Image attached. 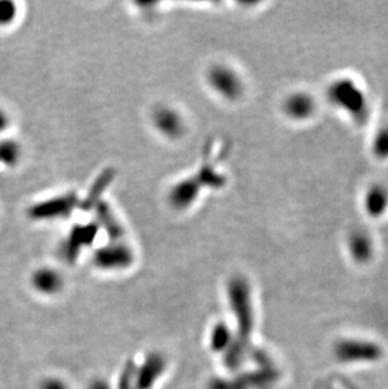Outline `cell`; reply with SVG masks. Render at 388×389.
Wrapping results in <instances>:
<instances>
[{
  "instance_id": "4fadbf2b",
  "label": "cell",
  "mask_w": 388,
  "mask_h": 389,
  "mask_svg": "<svg viewBox=\"0 0 388 389\" xmlns=\"http://www.w3.org/2000/svg\"><path fill=\"white\" fill-rule=\"evenodd\" d=\"M18 17V7L14 1L0 0V28L13 24Z\"/></svg>"
},
{
  "instance_id": "ba28073f",
  "label": "cell",
  "mask_w": 388,
  "mask_h": 389,
  "mask_svg": "<svg viewBox=\"0 0 388 389\" xmlns=\"http://www.w3.org/2000/svg\"><path fill=\"white\" fill-rule=\"evenodd\" d=\"M364 209L368 216L378 218L388 209V189L382 184H373L364 195Z\"/></svg>"
},
{
  "instance_id": "9c48e42d",
  "label": "cell",
  "mask_w": 388,
  "mask_h": 389,
  "mask_svg": "<svg viewBox=\"0 0 388 389\" xmlns=\"http://www.w3.org/2000/svg\"><path fill=\"white\" fill-rule=\"evenodd\" d=\"M348 247L352 256L360 261H366L372 255V238L367 230L362 227H355L351 230L348 236Z\"/></svg>"
},
{
  "instance_id": "277c9868",
  "label": "cell",
  "mask_w": 388,
  "mask_h": 389,
  "mask_svg": "<svg viewBox=\"0 0 388 389\" xmlns=\"http://www.w3.org/2000/svg\"><path fill=\"white\" fill-rule=\"evenodd\" d=\"M203 187L195 175L186 177L180 181H175L168 192V203L177 210L183 212L192 208L201 195Z\"/></svg>"
},
{
  "instance_id": "52a82bcc",
  "label": "cell",
  "mask_w": 388,
  "mask_h": 389,
  "mask_svg": "<svg viewBox=\"0 0 388 389\" xmlns=\"http://www.w3.org/2000/svg\"><path fill=\"white\" fill-rule=\"evenodd\" d=\"M132 261V251L121 241H112L96 253V262L101 267H124Z\"/></svg>"
},
{
  "instance_id": "6da1fadb",
  "label": "cell",
  "mask_w": 388,
  "mask_h": 389,
  "mask_svg": "<svg viewBox=\"0 0 388 389\" xmlns=\"http://www.w3.org/2000/svg\"><path fill=\"white\" fill-rule=\"evenodd\" d=\"M326 96L329 102L346 112L357 125H366L371 115L367 93L349 77H340L328 86Z\"/></svg>"
},
{
  "instance_id": "7a4b0ae2",
  "label": "cell",
  "mask_w": 388,
  "mask_h": 389,
  "mask_svg": "<svg viewBox=\"0 0 388 389\" xmlns=\"http://www.w3.org/2000/svg\"><path fill=\"white\" fill-rule=\"evenodd\" d=\"M207 84L211 90L227 101H237L242 98L243 81L231 66L224 63L212 64L207 71Z\"/></svg>"
},
{
  "instance_id": "30bf717a",
  "label": "cell",
  "mask_w": 388,
  "mask_h": 389,
  "mask_svg": "<svg viewBox=\"0 0 388 389\" xmlns=\"http://www.w3.org/2000/svg\"><path fill=\"white\" fill-rule=\"evenodd\" d=\"M32 282L38 291L51 293V292L58 290V287L61 286V276L57 273L55 270L43 267L35 272V275L32 278Z\"/></svg>"
},
{
  "instance_id": "7c38bea8",
  "label": "cell",
  "mask_w": 388,
  "mask_h": 389,
  "mask_svg": "<svg viewBox=\"0 0 388 389\" xmlns=\"http://www.w3.org/2000/svg\"><path fill=\"white\" fill-rule=\"evenodd\" d=\"M372 153L377 159H388V125L382 126L374 134Z\"/></svg>"
},
{
  "instance_id": "8992f818",
  "label": "cell",
  "mask_w": 388,
  "mask_h": 389,
  "mask_svg": "<svg viewBox=\"0 0 388 389\" xmlns=\"http://www.w3.org/2000/svg\"><path fill=\"white\" fill-rule=\"evenodd\" d=\"M317 104L310 93L304 91L292 92L285 98L283 111L288 118L294 121H305L315 114Z\"/></svg>"
},
{
  "instance_id": "5b68a950",
  "label": "cell",
  "mask_w": 388,
  "mask_h": 389,
  "mask_svg": "<svg viewBox=\"0 0 388 389\" xmlns=\"http://www.w3.org/2000/svg\"><path fill=\"white\" fill-rule=\"evenodd\" d=\"M152 125L166 139H179L186 130L184 118L170 106H159L154 110Z\"/></svg>"
},
{
  "instance_id": "8fae6325",
  "label": "cell",
  "mask_w": 388,
  "mask_h": 389,
  "mask_svg": "<svg viewBox=\"0 0 388 389\" xmlns=\"http://www.w3.org/2000/svg\"><path fill=\"white\" fill-rule=\"evenodd\" d=\"M21 146L13 139L0 140V165L13 168L21 161Z\"/></svg>"
},
{
  "instance_id": "3957f363",
  "label": "cell",
  "mask_w": 388,
  "mask_h": 389,
  "mask_svg": "<svg viewBox=\"0 0 388 389\" xmlns=\"http://www.w3.org/2000/svg\"><path fill=\"white\" fill-rule=\"evenodd\" d=\"M77 206L78 198L75 193L55 195L30 206L28 209V216L33 221L42 222L64 219L73 213Z\"/></svg>"
},
{
  "instance_id": "5bb4252c",
  "label": "cell",
  "mask_w": 388,
  "mask_h": 389,
  "mask_svg": "<svg viewBox=\"0 0 388 389\" xmlns=\"http://www.w3.org/2000/svg\"><path fill=\"white\" fill-rule=\"evenodd\" d=\"M10 124V118L8 116L7 112L3 109H0V135H3Z\"/></svg>"
}]
</instances>
